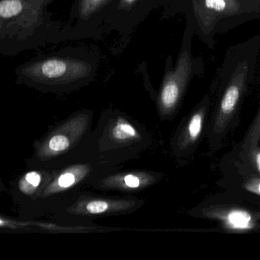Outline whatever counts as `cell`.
<instances>
[{
    "instance_id": "52a82bcc",
    "label": "cell",
    "mask_w": 260,
    "mask_h": 260,
    "mask_svg": "<svg viewBox=\"0 0 260 260\" xmlns=\"http://www.w3.org/2000/svg\"><path fill=\"white\" fill-rule=\"evenodd\" d=\"M204 215L221 223L228 231L243 232L253 230L260 220V213L234 206H211L205 208Z\"/></svg>"
},
{
    "instance_id": "9a60e30c",
    "label": "cell",
    "mask_w": 260,
    "mask_h": 260,
    "mask_svg": "<svg viewBox=\"0 0 260 260\" xmlns=\"http://www.w3.org/2000/svg\"><path fill=\"white\" fill-rule=\"evenodd\" d=\"M108 0H80V13L83 17L89 18L99 9L106 4Z\"/></svg>"
},
{
    "instance_id": "4fadbf2b",
    "label": "cell",
    "mask_w": 260,
    "mask_h": 260,
    "mask_svg": "<svg viewBox=\"0 0 260 260\" xmlns=\"http://www.w3.org/2000/svg\"><path fill=\"white\" fill-rule=\"evenodd\" d=\"M260 141V108L250 127L245 137L242 148L246 153H249L252 149L258 146Z\"/></svg>"
},
{
    "instance_id": "2e32d148",
    "label": "cell",
    "mask_w": 260,
    "mask_h": 260,
    "mask_svg": "<svg viewBox=\"0 0 260 260\" xmlns=\"http://www.w3.org/2000/svg\"><path fill=\"white\" fill-rule=\"evenodd\" d=\"M244 188L253 194L260 196V178L255 177L249 179L245 184Z\"/></svg>"
},
{
    "instance_id": "5b68a950",
    "label": "cell",
    "mask_w": 260,
    "mask_h": 260,
    "mask_svg": "<svg viewBox=\"0 0 260 260\" xmlns=\"http://www.w3.org/2000/svg\"><path fill=\"white\" fill-rule=\"evenodd\" d=\"M246 62L239 63L230 80L220 101L213 123L212 132L215 135H223L235 115L242 94L246 86L248 75Z\"/></svg>"
},
{
    "instance_id": "8fae6325",
    "label": "cell",
    "mask_w": 260,
    "mask_h": 260,
    "mask_svg": "<svg viewBox=\"0 0 260 260\" xmlns=\"http://www.w3.org/2000/svg\"><path fill=\"white\" fill-rule=\"evenodd\" d=\"M111 141L117 144H127L141 139L136 127L124 118L116 120L109 130Z\"/></svg>"
},
{
    "instance_id": "6da1fadb",
    "label": "cell",
    "mask_w": 260,
    "mask_h": 260,
    "mask_svg": "<svg viewBox=\"0 0 260 260\" xmlns=\"http://www.w3.org/2000/svg\"><path fill=\"white\" fill-rule=\"evenodd\" d=\"M90 62L78 57L54 56L26 63L18 69L19 76L31 85L64 87L85 81L93 74Z\"/></svg>"
},
{
    "instance_id": "30bf717a",
    "label": "cell",
    "mask_w": 260,
    "mask_h": 260,
    "mask_svg": "<svg viewBox=\"0 0 260 260\" xmlns=\"http://www.w3.org/2000/svg\"><path fill=\"white\" fill-rule=\"evenodd\" d=\"M208 102L205 101L200 107L194 111L187 120L178 138V150H186L194 146L200 138L205 124Z\"/></svg>"
},
{
    "instance_id": "3957f363",
    "label": "cell",
    "mask_w": 260,
    "mask_h": 260,
    "mask_svg": "<svg viewBox=\"0 0 260 260\" xmlns=\"http://www.w3.org/2000/svg\"><path fill=\"white\" fill-rule=\"evenodd\" d=\"M192 61L189 51L181 53L176 68L166 74L158 95V110L162 118L171 116L179 106L191 76Z\"/></svg>"
},
{
    "instance_id": "e0dca14e",
    "label": "cell",
    "mask_w": 260,
    "mask_h": 260,
    "mask_svg": "<svg viewBox=\"0 0 260 260\" xmlns=\"http://www.w3.org/2000/svg\"><path fill=\"white\" fill-rule=\"evenodd\" d=\"M248 156H249L251 162L253 164L254 168L260 174V147L257 146L255 148L252 149L249 153Z\"/></svg>"
},
{
    "instance_id": "7a4b0ae2",
    "label": "cell",
    "mask_w": 260,
    "mask_h": 260,
    "mask_svg": "<svg viewBox=\"0 0 260 260\" xmlns=\"http://www.w3.org/2000/svg\"><path fill=\"white\" fill-rule=\"evenodd\" d=\"M50 0H1V36L27 35L43 22L44 9Z\"/></svg>"
},
{
    "instance_id": "ac0fdd59",
    "label": "cell",
    "mask_w": 260,
    "mask_h": 260,
    "mask_svg": "<svg viewBox=\"0 0 260 260\" xmlns=\"http://www.w3.org/2000/svg\"><path fill=\"white\" fill-rule=\"evenodd\" d=\"M136 1L137 0H121L120 7H122V8L128 9L129 7H132Z\"/></svg>"
},
{
    "instance_id": "ba28073f",
    "label": "cell",
    "mask_w": 260,
    "mask_h": 260,
    "mask_svg": "<svg viewBox=\"0 0 260 260\" xmlns=\"http://www.w3.org/2000/svg\"><path fill=\"white\" fill-rule=\"evenodd\" d=\"M158 182V176L149 172L133 171L108 176L99 184V188L120 191L144 189Z\"/></svg>"
},
{
    "instance_id": "5bb4252c",
    "label": "cell",
    "mask_w": 260,
    "mask_h": 260,
    "mask_svg": "<svg viewBox=\"0 0 260 260\" xmlns=\"http://www.w3.org/2000/svg\"><path fill=\"white\" fill-rule=\"evenodd\" d=\"M42 182V175L39 172L31 171L25 173L19 182V188L23 194H34Z\"/></svg>"
},
{
    "instance_id": "7c38bea8",
    "label": "cell",
    "mask_w": 260,
    "mask_h": 260,
    "mask_svg": "<svg viewBox=\"0 0 260 260\" xmlns=\"http://www.w3.org/2000/svg\"><path fill=\"white\" fill-rule=\"evenodd\" d=\"M201 7L200 11L211 17L234 13L238 8L236 0H202Z\"/></svg>"
},
{
    "instance_id": "9c48e42d",
    "label": "cell",
    "mask_w": 260,
    "mask_h": 260,
    "mask_svg": "<svg viewBox=\"0 0 260 260\" xmlns=\"http://www.w3.org/2000/svg\"><path fill=\"white\" fill-rule=\"evenodd\" d=\"M90 172V167L85 164H78L68 167L45 187L42 191V197L47 198L75 186L79 182L86 179Z\"/></svg>"
},
{
    "instance_id": "277c9868",
    "label": "cell",
    "mask_w": 260,
    "mask_h": 260,
    "mask_svg": "<svg viewBox=\"0 0 260 260\" xmlns=\"http://www.w3.org/2000/svg\"><path fill=\"white\" fill-rule=\"evenodd\" d=\"M90 122V115L82 113L71 117L50 134L37 150L38 157L48 160L63 154L83 138Z\"/></svg>"
},
{
    "instance_id": "8992f818",
    "label": "cell",
    "mask_w": 260,
    "mask_h": 260,
    "mask_svg": "<svg viewBox=\"0 0 260 260\" xmlns=\"http://www.w3.org/2000/svg\"><path fill=\"white\" fill-rule=\"evenodd\" d=\"M141 206L140 200L106 198H80L68 211L78 216H107L126 214Z\"/></svg>"
}]
</instances>
